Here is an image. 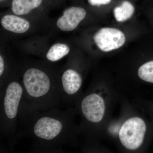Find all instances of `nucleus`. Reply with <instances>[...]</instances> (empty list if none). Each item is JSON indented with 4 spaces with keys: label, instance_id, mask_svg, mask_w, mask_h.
<instances>
[{
    "label": "nucleus",
    "instance_id": "2",
    "mask_svg": "<svg viewBox=\"0 0 153 153\" xmlns=\"http://www.w3.org/2000/svg\"><path fill=\"white\" fill-rule=\"evenodd\" d=\"M24 96L21 107L36 111L59 108L62 102L60 78L51 77L36 67L25 70L22 76Z\"/></svg>",
    "mask_w": 153,
    "mask_h": 153
},
{
    "label": "nucleus",
    "instance_id": "7",
    "mask_svg": "<svg viewBox=\"0 0 153 153\" xmlns=\"http://www.w3.org/2000/svg\"><path fill=\"white\" fill-rule=\"evenodd\" d=\"M82 79L80 74L73 68L63 71L60 78V85L62 102L67 105L80 90Z\"/></svg>",
    "mask_w": 153,
    "mask_h": 153
},
{
    "label": "nucleus",
    "instance_id": "8",
    "mask_svg": "<svg viewBox=\"0 0 153 153\" xmlns=\"http://www.w3.org/2000/svg\"><path fill=\"white\" fill-rule=\"evenodd\" d=\"M86 15V11L82 7H69L64 11L63 16L58 19L56 25L57 27L64 32L72 31L77 27Z\"/></svg>",
    "mask_w": 153,
    "mask_h": 153
},
{
    "label": "nucleus",
    "instance_id": "12",
    "mask_svg": "<svg viewBox=\"0 0 153 153\" xmlns=\"http://www.w3.org/2000/svg\"><path fill=\"white\" fill-rule=\"evenodd\" d=\"M70 52V49L67 45L56 44L49 49L46 54V58L51 62H56L66 56Z\"/></svg>",
    "mask_w": 153,
    "mask_h": 153
},
{
    "label": "nucleus",
    "instance_id": "9",
    "mask_svg": "<svg viewBox=\"0 0 153 153\" xmlns=\"http://www.w3.org/2000/svg\"><path fill=\"white\" fill-rule=\"evenodd\" d=\"M1 24L5 30L17 34L26 33L30 28L28 21L15 15H6L1 20Z\"/></svg>",
    "mask_w": 153,
    "mask_h": 153
},
{
    "label": "nucleus",
    "instance_id": "3",
    "mask_svg": "<svg viewBox=\"0 0 153 153\" xmlns=\"http://www.w3.org/2000/svg\"><path fill=\"white\" fill-rule=\"evenodd\" d=\"M0 90L1 134L8 139L10 146L13 148L17 137V126L24 99V88L22 82L11 79Z\"/></svg>",
    "mask_w": 153,
    "mask_h": 153
},
{
    "label": "nucleus",
    "instance_id": "13",
    "mask_svg": "<svg viewBox=\"0 0 153 153\" xmlns=\"http://www.w3.org/2000/svg\"><path fill=\"white\" fill-rule=\"evenodd\" d=\"M138 75L144 81L153 83V60L146 62L140 66L138 70Z\"/></svg>",
    "mask_w": 153,
    "mask_h": 153
},
{
    "label": "nucleus",
    "instance_id": "11",
    "mask_svg": "<svg viewBox=\"0 0 153 153\" xmlns=\"http://www.w3.org/2000/svg\"><path fill=\"white\" fill-rule=\"evenodd\" d=\"M135 10V6L131 1L122 0L114 8V15L117 22H123L132 17Z\"/></svg>",
    "mask_w": 153,
    "mask_h": 153
},
{
    "label": "nucleus",
    "instance_id": "6",
    "mask_svg": "<svg viewBox=\"0 0 153 153\" xmlns=\"http://www.w3.org/2000/svg\"><path fill=\"white\" fill-rule=\"evenodd\" d=\"M80 109L87 121L97 123L103 118L105 104L103 98L99 94L91 93L82 99L80 102Z\"/></svg>",
    "mask_w": 153,
    "mask_h": 153
},
{
    "label": "nucleus",
    "instance_id": "4",
    "mask_svg": "<svg viewBox=\"0 0 153 153\" xmlns=\"http://www.w3.org/2000/svg\"><path fill=\"white\" fill-rule=\"evenodd\" d=\"M146 126L144 121L140 117L129 119L122 126L119 136L121 143L130 150H135L143 142Z\"/></svg>",
    "mask_w": 153,
    "mask_h": 153
},
{
    "label": "nucleus",
    "instance_id": "5",
    "mask_svg": "<svg viewBox=\"0 0 153 153\" xmlns=\"http://www.w3.org/2000/svg\"><path fill=\"white\" fill-rule=\"evenodd\" d=\"M93 39L99 49L104 52L119 49L126 41L125 35L122 31L112 27L100 29L94 34Z\"/></svg>",
    "mask_w": 153,
    "mask_h": 153
},
{
    "label": "nucleus",
    "instance_id": "1",
    "mask_svg": "<svg viewBox=\"0 0 153 153\" xmlns=\"http://www.w3.org/2000/svg\"><path fill=\"white\" fill-rule=\"evenodd\" d=\"M59 108L36 111L21 108L19 120L22 129L17 137L26 135L33 141L35 152H62V148L71 143L72 127L71 114Z\"/></svg>",
    "mask_w": 153,
    "mask_h": 153
},
{
    "label": "nucleus",
    "instance_id": "16",
    "mask_svg": "<svg viewBox=\"0 0 153 153\" xmlns=\"http://www.w3.org/2000/svg\"><path fill=\"white\" fill-rule=\"evenodd\" d=\"M1 1V2H2L4 1H6V0H0Z\"/></svg>",
    "mask_w": 153,
    "mask_h": 153
},
{
    "label": "nucleus",
    "instance_id": "15",
    "mask_svg": "<svg viewBox=\"0 0 153 153\" xmlns=\"http://www.w3.org/2000/svg\"><path fill=\"white\" fill-rule=\"evenodd\" d=\"M4 59L1 55H0V76H1L4 71Z\"/></svg>",
    "mask_w": 153,
    "mask_h": 153
},
{
    "label": "nucleus",
    "instance_id": "10",
    "mask_svg": "<svg viewBox=\"0 0 153 153\" xmlns=\"http://www.w3.org/2000/svg\"><path fill=\"white\" fill-rule=\"evenodd\" d=\"M44 0H12L11 10L18 16L25 15L41 7Z\"/></svg>",
    "mask_w": 153,
    "mask_h": 153
},
{
    "label": "nucleus",
    "instance_id": "14",
    "mask_svg": "<svg viewBox=\"0 0 153 153\" xmlns=\"http://www.w3.org/2000/svg\"><path fill=\"white\" fill-rule=\"evenodd\" d=\"M114 0H87L89 5L93 7H100L111 4Z\"/></svg>",
    "mask_w": 153,
    "mask_h": 153
}]
</instances>
